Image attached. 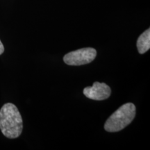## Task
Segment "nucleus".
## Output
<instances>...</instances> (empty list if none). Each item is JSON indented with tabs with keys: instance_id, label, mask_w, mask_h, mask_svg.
<instances>
[{
	"instance_id": "obj_1",
	"label": "nucleus",
	"mask_w": 150,
	"mask_h": 150,
	"mask_svg": "<svg viewBox=\"0 0 150 150\" xmlns=\"http://www.w3.org/2000/svg\"><path fill=\"white\" fill-rule=\"evenodd\" d=\"M0 129L4 136L11 139L18 138L23 129L20 112L14 104H5L0 110Z\"/></svg>"
},
{
	"instance_id": "obj_2",
	"label": "nucleus",
	"mask_w": 150,
	"mask_h": 150,
	"mask_svg": "<svg viewBox=\"0 0 150 150\" xmlns=\"http://www.w3.org/2000/svg\"><path fill=\"white\" fill-rule=\"evenodd\" d=\"M136 106L127 103L116 110L106 120L104 129L108 132H117L130 124L136 116Z\"/></svg>"
},
{
	"instance_id": "obj_3",
	"label": "nucleus",
	"mask_w": 150,
	"mask_h": 150,
	"mask_svg": "<svg viewBox=\"0 0 150 150\" xmlns=\"http://www.w3.org/2000/svg\"><path fill=\"white\" fill-rule=\"evenodd\" d=\"M97 51L92 47L82 48L65 54L63 61L68 65L79 66L88 64L96 58Z\"/></svg>"
},
{
	"instance_id": "obj_4",
	"label": "nucleus",
	"mask_w": 150,
	"mask_h": 150,
	"mask_svg": "<svg viewBox=\"0 0 150 150\" xmlns=\"http://www.w3.org/2000/svg\"><path fill=\"white\" fill-rule=\"evenodd\" d=\"M84 95L93 100L102 101L108 99L111 94V90L107 84L95 82L92 86L83 89Z\"/></svg>"
},
{
	"instance_id": "obj_5",
	"label": "nucleus",
	"mask_w": 150,
	"mask_h": 150,
	"mask_svg": "<svg viewBox=\"0 0 150 150\" xmlns=\"http://www.w3.org/2000/svg\"><path fill=\"white\" fill-rule=\"evenodd\" d=\"M137 48L140 54L147 52L150 48V29L144 31L137 40Z\"/></svg>"
},
{
	"instance_id": "obj_6",
	"label": "nucleus",
	"mask_w": 150,
	"mask_h": 150,
	"mask_svg": "<svg viewBox=\"0 0 150 150\" xmlns=\"http://www.w3.org/2000/svg\"><path fill=\"white\" fill-rule=\"evenodd\" d=\"M4 47L1 41L0 40V55L4 53Z\"/></svg>"
}]
</instances>
